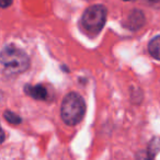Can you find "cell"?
Segmentation results:
<instances>
[{"label": "cell", "mask_w": 160, "mask_h": 160, "mask_svg": "<svg viewBox=\"0 0 160 160\" xmlns=\"http://www.w3.org/2000/svg\"><path fill=\"white\" fill-rule=\"evenodd\" d=\"M0 62L3 70L10 75H18L23 72L30 66L29 56L22 49L13 45L3 47L0 56Z\"/></svg>", "instance_id": "cell-1"}, {"label": "cell", "mask_w": 160, "mask_h": 160, "mask_svg": "<svg viewBox=\"0 0 160 160\" xmlns=\"http://www.w3.org/2000/svg\"><path fill=\"white\" fill-rule=\"evenodd\" d=\"M86 113V102L82 97L70 92L64 98L60 105V116L65 124L75 126L82 120Z\"/></svg>", "instance_id": "cell-2"}, {"label": "cell", "mask_w": 160, "mask_h": 160, "mask_svg": "<svg viewBox=\"0 0 160 160\" xmlns=\"http://www.w3.org/2000/svg\"><path fill=\"white\" fill-rule=\"evenodd\" d=\"M107 20V9L103 6H91L85 11L81 23L85 30L91 34H98L103 29Z\"/></svg>", "instance_id": "cell-3"}, {"label": "cell", "mask_w": 160, "mask_h": 160, "mask_svg": "<svg viewBox=\"0 0 160 160\" xmlns=\"http://www.w3.org/2000/svg\"><path fill=\"white\" fill-rule=\"evenodd\" d=\"M144 22H145V17L142 14V12L135 10V11H133L129 14L128 19H127V27L132 30H137L140 27H142Z\"/></svg>", "instance_id": "cell-4"}, {"label": "cell", "mask_w": 160, "mask_h": 160, "mask_svg": "<svg viewBox=\"0 0 160 160\" xmlns=\"http://www.w3.org/2000/svg\"><path fill=\"white\" fill-rule=\"evenodd\" d=\"M25 92L29 96H31L32 98L36 99V100H45L47 97V91L43 86L38 85V86H28L25 87Z\"/></svg>", "instance_id": "cell-5"}, {"label": "cell", "mask_w": 160, "mask_h": 160, "mask_svg": "<svg viewBox=\"0 0 160 160\" xmlns=\"http://www.w3.org/2000/svg\"><path fill=\"white\" fill-rule=\"evenodd\" d=\"M148 51L149 54L153 58L160 60V35L153 38L148 44Z\"/></svg>", "instance_id": "cell-6"}, {"label": "cell", "mask_w": 160, "mask_h": 160, "mask_svg": "<svg viewBox=\"0 0 160 160\" xmlns=\"http://www.w3.org/2000/svg\"><path fill=\"white\" fill-rule=\"evenodd\" d=\"M3 116L10 123V124H13V125H17V124H20L21 123V118L18 115V114L13 113L11 111H6L3 113Z\"/></svg>", "instance_id": "cell-7"}, {"label": "cell", "mask_w": 160, "mask_h": 160, "mask_svg": "<svg viewBox=\"0 0 160 160\" xmlns=\"http://www.w3.org/2000/svg\"><path fill=\"white\" fill-rule=\"evenodd\" d=\"M12 3V0H0V5L2 8H7L9 7Z\"/></svg>", "instance_id": "cell-8"}, {"label": "cell", "mask_w": 160, "mask_h": 160, "mask_svg": "<svg viewBox=\"0 0 160 160\" xmlns=\"http://www.w3.org/2000/svg\"><path fill=\"white\" fill-rule=\"evenodd\" d=\"M124 1H133V0H124Z\"/></svg>", "instance_id": "cell-9"}]
</instances>
